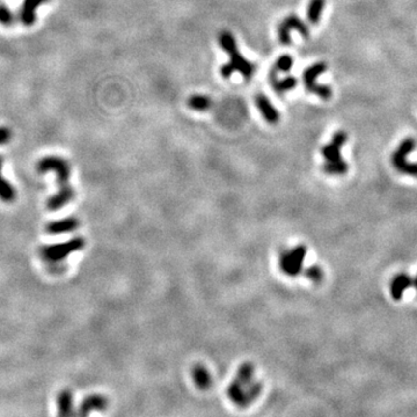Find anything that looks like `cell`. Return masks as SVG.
Returning a JSON list of instances; mask_svg holds the SVG:
<instances>
[{
  "label": "cell",
  "mask_w": 417,
  "mask_h": 417,
  "mask_svg": "<svg viewBox=\"0 0 417 417\" xmlns=\"http://www.w3.org/2000/svg\"><path fill=\"white\" fill-rule=\"evenodd\" d=\"M211 105H212L211 99L205 95H192L188 100L189 108L194 109V111H208V109H210Z\"/></svg>",
  "instance_id": "44dd1931"
},
{
  "label": "cell",
  "mask_w": 417,
  "mask_h": 417,
  "mask_svg": "<svg viewBox=\"0 0 417 417\" xmlns=\"http://www.w3.org/2000/svg\"><path fill=\"white\" fill-rule=\"evenodd\" d=\"M58 409L61 416L73 415V395L71 390L65 389L58 395Z\"/></svg>",
  "instance_id": "ac0fdd59"
},
{
  "label": "cell",
  "mask_w": 417,
  "mask_h": 417,
  "mask_svg": "<svg viewBox=\"0 0 417 417\" xmlns=\"http://www.w3.org/2000/svg\"><path fill=\"white\" fill-rule=\"evenodd\" d=\"M108 401L105 396L99 395V394H93L85 397L79 407V415H88L93 410H103L106 409Z\"/></svg>",
  "instance_id": "9a60e30c"
},
{
  "label": "cell",
  "mask_w": 417,
  "mask_h": 417,
  "mask_svg": "<svg viewBox=\"0 0 417 417\" xmlns=\"http://www.w3.org/2000/svg\"><path fill=\"white\" fill-rule=\"evenodd\" d=\"M15 18L13 12L7 6L0 5V24L4 26H12L14 24Z\"/></svg>",
  "instance_id": "7402d4cb"
},
{
  "label": "cell",
  "mask_w": 417,
  "mask_h": 417,
  "mask_svg": "<svg viewBox=\"0 0 417 417\" xmlns=\"http://www.w3.org/2000/svg\"><path fill=\"white\" fill-rule=\"evenodd\" d=\"M306 248L303 246L291 250L282 257V268L286 274L295 275L302 271V267L304 263V258L306 256Z\"/></svg>",
  "instance_id": "9c48e42d"
},
{
  "label": "cell",
  "mask_w": 417,
  "mask_h": 417,
  "mask_svg": "<svg viewBox=\"0 0 417 417\" xmlns=\"http://www.w3.org/2000/svg\"><path fill=\"white\" fill-rule=\"evenodd\" d=\"M50 0H24L20 9V21L25 26H31L36 21V11L41 5L49 2Z\"/></svg>",
  "instance_id": "7c38bea8"
},
{
  "label": "cell",
  "mask_w": 417,
  "mask_h": 417,
  "mask_svg": "<svg viewBox=\"0 0 417 417\" xmlns=\"http://www.w3.org/2000/svg\"><path fill=\"white\" fill-rule=\"evenodd\" d=\"M410 285H413L412 277L406 273H400L394 276V278L390 282L389 291L390 295H392L394 300H401L402 299L403 293L405 291L408 289Z\"/></svg>",
  "instance_id": "5bb4252c"
},
{
  "label": "cell",
  "mask_w": 417,
  "mask_h": 417,
  "mask_svg": "<svg viewBox=\"0 0 417 417\" xmlns=\"http://www.w3.org/2000/svg\"><path fill=\"white\" fill-rule=\"evenodd\" d=\"M195 379L197 380V383H198L199 385H202V386H206V385H208V383L210 381L208 372H206L205 370H203V368H200V370H196Z\"/></svg>",
  "instance_id": "cb8c5ba5"
},
{
  "label": "cell",
  "mask_w": 417,
  "mask_h": 417,
  "mask_svg": "<svg viewBox=\"0 0 417 417\" xmlns=\"http://www.w3.org/2000/svg\"><path fill=\"white\" fill-rule=\"evenodd\" d=\"M12 138V131L7 127H0V145L7 144Z\"/></svg>",
  "instance_id": "d4e9b609"
},
{
  "label": "cell",
  "mask_w": 417,
  "mask_h": 417,
  "mask_svg": "<svg viewBox=\"0 0 417 417\" xmlns=\"http://www.w3.org/2000/svg\"><path fill=\"white\" fill-rule=\"evenodd\" d=\"M255 102H256L257 109L260 111L261 115L263 116V118L266 119L267 123L269 124H277L279 122L280 115L279 112L275 107L273 103L270 102V100L267 98L264 94H257L255 98Z\"/></svg>",
  "instance_id": "30bf717a"
},
{
  "label": "cell",
  "mask_w": 417,
  "mask_h": 417,
  "mask_svg": "<svg viewBox=\"0 0 417 417\" xmlns=\"http://www.w3.org/2000/svg\"><path fill=\"white\" fill-rule=\"evenodd\" d=\"M270 82L271 86H273V88L277 94H283V93L289 92V90L295 88L297 83H298V80L292 76H287L286 78L280 80L277 79V77H270Z\"/></svg>",
  "instance_id": "e0dca14e"
},
{
  "label": "cell",
  "mask_w": 417,
  "mask_h": 417,
  "mask_svg": "<svg viewBox=\"0 0 417 417\" xmlns=\"http://www.w3.org/2000/svg\"><path fill=\"white\" fill-rule=\"evenodd\" d=\"M325 5L326 0H311L309 1L308 8H307V20L312 25L319 24Z\"/></svg>",
  "instance_id": "d6986e66"
},
{
  "label": "cell",
  "mask_w": 417,
  "mask_h": 417,
  "mask_svg": "<svg viewBox=\"0 0 417 417\" xmlns=\"http://www.w3.org/2000/svg\"><path fill=\"white\" fill-rule=\"evenodd\" d=\"M327 71V64L323 61H318V63L312 64L304 71L303 73V82L305 85V88L312 94L318 95L319 98L328 100L332 96V89L329 86L320 85L316 82L318 77L321 76L323 72Z\"/></svg>",
  "instance_id": "8992f818"
},
{
  "label": "cell",
  "mask_w": 417,
  "mask_h": 417,
  "mask_svg": "<svg viewBox=\"0 0 417 417\" xmlns=\"http://www.w3.org/2000/svg\"><path fill=\"white\" fill-rule=\"evenodd\" d=\"M293 66V58L291 55H282L275 63L270 72V77H277L278 73L282 72H290Z\"/></svg>",
  "instance_id": "ffe728a7"
},
{
  "label": "cell",
  "mask_w": 417,
  "mask_h": 417,
  "mask_svg": "<svg viewBox=\"0 0 417 417\" xmlns=\"http://www.w3.org/2000/svg\"><path fill=\"white\" fill-rule=\"evenodd\" d=\"M74 195H76V192H74V189L71 186L61 187L55 195H53L48 199V209L56 211V210L64 208V206L69 204L71 200L73 199Z\"/></svg>",
  "instance_id": "8fae6325"
},
{
  "label": "cell",
  "mask_w": 417,
  "mask_h": 417,
  "mask_svg": "<svg viewBox=\"0 0 417 417\" xmlns=\"http://www.w3.org/2000/svg\"><path fill=\"white\" fill-rule=\"evenodd\" d=\"M260 384L254 379V370L250 365H245L239 371L238 377L229 387V396L240 405H247L258 395Z\"/></svg>",
  "instance_id": "3957f363"
},
{
  "label": "cell",
  "mask_w": 417,
  "mask_h": 417,
  "mask_svg": "<svg viewBox=\"0 0 417 417\" xmlns=\"http://www.w3.org/2000/svg\"><path fill=\"white\" fill-rule=\"evenodd\" d=\"M86 245V240L82 237L72 238L71 240L50 246H44L41 250V255L45 261L50 263H59L74 251L83 250Z\"/></svg>",
  "instance_id": "277c9868"
},
{
  "label": "cell",
  "mask_w": 417,
  "mask_h": 417,
  "mask_svg": "<svg viewBox=\"0 0 417 417\" xmlns=\"http://www.w3.org/2000/svg\"><path fill=\"white\" fill-rule=\"evenodd\" d=\"M416 146L415 139L412 137L405 138L392 156V164L397 172L417 177V163H410L407 158Z\"/></svg>",
  "instance_id": "5b68a950"
},
{
  "label": "cell",
  "mask_w": 417,
  "mask_h": 417,
  "mask_svg": "<svg viewBox=\"0 0 417 417\" xmlns=\"http://www.w3.org/2000/svg\"><path fill=\"white\" fill-rule=\"evenodd\" d=\"M218 42L222 49L226 51L229 56L228 63H226L225 65L221 67V76L222 78L228 79L234 72H239L246 79L251 78L255 70H256V65L248 59H246L240 54L233 34L226 30L222 31L219 34Z\"/></svg>",
  "instance_id": "6da1fadb"
},
{
  "label": "cell",
  "mask_w": 417,
  "mask_h": 417,
  "mask_svg": "<svg viewBox=\"0 0 417 417\" xmlns=\"http://www.w3.org/2000/svg\"><path fill=\"white\" fill-rule=\"evenodd\" d=\"M297 30L304 38H308L309 29L298 15L291 14L278 26V40L284 45L291 44V31Z\"/></svg>",
  "instance_id": "ba28073f"
},
{
  "label": "cell",
  "mask_w": 417,
  "mask_h": 417,
  "mask_svg": "<svg viewBox=\"0 0 417 417\" xmlns=\"http://www.w3.org/2000/svg\"><path fill=\"white\" fill-rule=\"evenodd\" d=\"M37 170L40 173L47 172H55L57 175V182L59 184V188L61 187L70 186L69 180L71 175V168L70 164L67 160L63 159L60 157H44L37 164Z\"/></svg>",
  "instance_id": "52a82bcc"
},
{
  "label": "cell",
  "mask_w": 417,
  "mask_h": 417,
  "mask_svg": "<svg viewBox=\"0 0 417 417\" xmlns=\"http://www.w3.org/2000/svg\"><path fill=\"white\" fill-rule=\"evenodd\" d=\"M307 276H308V278H311L312 280H314V282L318 283L322 279L323 273L319 267L313 266V267L309 268L308 270H307Z\"/></svg>",
  "instance_id": "603a6c76"
},
{
  "label": "cell",
  "mask_w": 417,
  "mask_h": 417,
  "mask_svg": "<svg viewBox=\"0 0 417 417\" xmlns=\"http://www.w3.org/2000/svg\"><path fill=\"white\" fill-rule=\"evenodd\" d=\"M348 140V134L344 130H338L333 136L332 141L321 148V154L326 163L322 169L329 175H343L348 172V164L341 156V148Z\"/></svg>",
  "instance_id": "7a4b0ae2"
},
{
  "label": "cell",
  "mask_w": 417,
  "mask_h": 417,
  "mask_svg": "<svg viewBox=\"0 0 417 417\" xmlns=\"http://www.w3.org/2000/svg\"><path fill=\"white\" fill-rule=\"evenodd\" d=\"M80 222L77 218L74 217H69V218H64V219H59V221H55L51 222L49 224L47 225V232L49 234L53 235H58V234H66V233H71V232L76 231L77 228L79 227Z\"/></svg>",
  "instance_id": "4fadbf2b"
},
{
  "label": "cell",
  "mask_w": 417,
  "mask_h": 417,
  "mask_svg": "<svg viewBox=\"0 0 417 417\" xmlns=\"http://www.w3.org/2000/svg\"><path fill=\"white\" fill-rule=\"evenodd\" d=\"M2 165H4V158L0 156V199L6 203H11L17 197V192L14 187L2 176Z\"/></svg>",
  "instance_id": "2e32d148"
},
{
  "label": "cell",
  "mask_w": 417,
  "mask_h": 417,
  "mask_svg": "<svg viewBox=\"0 0 417 417\" xmlns=\"http://www.w3.org/2000/svg\"><path fill=\"white\" fill-rule=\"evenodd\" d=\"M413 285H414V287H415V290H416V292H417V274H416V276H415V278H414V280H413Z\"/></svg>",
  "instance_id": "484cf974"
}]
</instances>
